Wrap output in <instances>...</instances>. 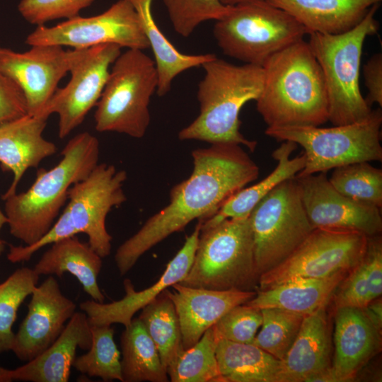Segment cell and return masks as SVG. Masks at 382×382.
Returning a JSON list of instances; mask_svg holds the SVG:
<instances>
[{
    "label": "cell",
    "mask_w": 382,
    "mask_h": 382,
    "mask_svg": "<svg viewBox=\"0 0 382 382\" xmlns=\"http://www.w3.org/2000/svg\"><path fill=\"white\" fill-rule=\"evenodd\" d=\"M258 279L248 216L201 228L193 262L179 283L208 289L253 291Z\"/></svg>",
    "instance_id": "cell-6"
},
{
    "label": "cell",
    "mask_w": 382,
    "mask_h": 382,
    "mask_svg": "<svg viewBox=\"0 0 382 382\" xmlns=\"http://www.w3.org/2000/svg\"><path fill=\"white\" fill-rule=\"evenodd\" d=\"M201 230L199 220L192 233L186 236L185 243L167 264L158 281L151 286L136 291L129 279L123 282L125 295L120 300L108 303L87 300L80 303V308L88 319L90 325H111L120 323L127 327L134 315L153 301L165 289L180 282L187 275L194 260Z\"/></svg>",
    "instance_id": "cell-18"
},
{
    "label": "cell",
    "mask_w": 382,
    "mask_h": 382,
    "mask_svg": "<svg viewBox=\"0 0 382 382\" xmlns=\"http://www.w3.org/2000/svg\"><path fill=\"white\" fill-rule=\"evenodd\" d=\"M192 172L173 187L168 204L117 249L115 261L121 276L146 252L192 221L212 217L231 196L259 175V167L238 144H211L192 151Z\"/></svg>",
    "instance_id": "cell-1"
},
{
    "label": "cell",
    "mask_w": 382,
    "mask_h": 382,
    "mask_svg": "<svg viewBox=\"0 0 382 382\" xmlns=\"http://www.w3.org/2000/svg\"><path fill=\"white\" fill-rule=\"evenodd\" d=\"M378 330L362 308L336 309L335 356L330 371L334 382L349 381L371 359L379 347Z\"/></svg>",
    "instance_id": "cell-22"
},
{
    "label": "cell",
    "mask_w": 382,
    "mask_h": 382,
    "mask_svg": "<svg viewBox=\"0 0 382 382\" xmlns=\"http://www.w3.org/2000/svg\"><path fill=\"white\" fill-rule=\"evenodd\" d=\"M39 277L34 269L23 267L0 284V354L11 350L18 310L37 285Z\"/></svg>",
    "instance_id": "cell-36"
},
{
    "label": "cell",
    "mask_w": 382,
    "mask_h": 382,
    "mask_svg": "<svg viewBox=\"0 0 382 382\" xmlns=\"http://www.w3.org/2000/svg\"><path fill=\"white\" fill-rule=\"evenodd\" d=\"M11 370L0 366V382L11 381Z\"/></svg>",
    "instance_id": "cell-45"
},
{
    "label": "cell",
    "mask_w": 382,
    "mask_h": 382,
    "mask_svg": "<svg viewBox=\"0 0 382 382\" xmlns=\"http://www.w3.org/2000/svg\"><path fill=\"white\" fill-rule=\"evenodd\" d=\"M257 110L267 127L320 126L328 121L322 69L308 42L301 40L270 57L262 66Z\"/></svg>",
    "instance_id": "cell-2"
},
{
    "label": "cell",
    "mask_w": 382,
    "mask_h": 382,
    "mask_svg": "<svg viewBox=\"0 0 382 382\" xmlns=\"http://www.w3.org/2000/svg\"><path fill=\"white\" fill-rule=\"evenodd\" d=\"M260 310L261 329L252 344L282 360L294 342L305 315L278 308Z\"/></svg>",
    "instance_id": "cell-37"
},
{
    "label": "cell",
    "mask_w": 382,
    "mask_h": 382,
    "mask_svg": "<svg viewBox=\"0 0 382 382\" xmlns=\"http://www.w3.org/2000/svg\"><path fill=\"white\" fill-rule=\"evenodd\" d=\"M136 10L146 37L152 49L158 73L157 93H168L173 80L190 68L202 66L215 58L213 54H185L180 52L166 38L156 23L152 11V0H128Z\"/></svg>",
    "instance_id": "cell-28"
},
{
    "label": "cell",
    "mask_w": 382,
    "mask_h": 382,
    "mask_svg": "<svg viewBox=\"0 0 382 382\" xmlns=\"http://www.w3.org/2000/svg\"><path fill=\"white\" fill-rule=\"evenodd\" d=\"M91 345L88 351L76 357L73 367L88 376L104 381L122 382L120 352L114 340L111 325H91Z\"/></svg>",
    "instance_id": "cell-34"
},
{
    "label": "cell",
    "mask_w": 382,
    "mask_h": 382,
    "mask_svg": "<svg viewBox=\"0 0 382 382\" xmlns=\"http://www.w3.org/2000/svg\"><path fill=\"white\" fill-rule=\"evenodd\" d=\"M330 183L342 195L360 203L382 207V170L368 161L334 168Z\"/></svg>",
    "instance_id": "cell-35"
},
{
    "label": "cell",
    "mask_w": 382,
    "mask_h": 382,
    "mask_svg": "<svg viewBox=\"0 0 382 382\" xmlns=\"http://www.w3.org/2000/svg\"><path fill=\"white\" fill-rule=\"evenodd\" d=\"M297 144L284 142L272 153L277 161L275 168L264 179L252 186L243 187L231 196L212 217L201 221V228L215 225L226 219L248 218L257 204L279 184L294 178L304 168L303 155L291 158Z\"/></svg>",
    "instance_id": "cell-26"
},
{
    "label": "cell",
    "mask_w": 382,
    "mask_h": 382,
    "mask_svg": "<svg viewBox=\"0 0 382 382\" xmlns=\"http://www.w3.org/2000/svg\"><path fill=\"white\" fill-rule=\"evenodd\" d=\"M91 330L83 311H76L57 339L43 352L11 370V378L30 382H67L78 348L88 350Z\"/></svg>",
    "instance_id": "cell-23"
},
{
    "label": "cell",
    "mask_w": 382,
    "mask_h": 382,
    "mask_svg": "<svg viewBox=\"0 0 382 382\" xmlns=\"http://www.w3.org/2000/svg\"><path fill=\"white\" fill-rule=\"evenodd\" d=\"M367 241L357 231L314 228L286 260L259 277L257 289L349 272L362 257Z\"/></svg>",
    "instance_id": "cell-11"
},
{
    "label": "cell",
    "mask_w": 382,
    "mask_h": 382,
    "mask_svg": "<svg viewBox=\"0 0 382 382\" xmlns=\"http://www.w3.org/2000/svg\"><path fill=\"white\" fill-rule=\"evenodd\" d=\"M30 296L27 315L15 334L11 348L25 362L37 357L57 339L76 308L52 275L37 285Z\"/></svg>",
    "instance_id": "cell-17"
},
{
    "label": "cell",
    "mask_w": 382,
    "mask_h": 382,
    "mask_svg": "<svg viewBox=\"0 0 382 382\" xmlns=\"http://www.w3.org/2000/svg\"><path fill=\"white\" fill-rule=\"evenodd\" d=\"M213 33L225 55L260 66L309 34L289 13L266 0L231 6L226 15L216 21Z\"/></svg>",
    "instance_id": "cell-7"
},
{
    "label": "cell",
    "mask_w": 382,
    "mask_h": 382,
    "mask_svg": "<svg viewBox=\"0 0 382 382\" xmlns=\"http://www.w3.org/2000/svg\"><path fill=\"white\" fill-rule=\"evenodd\" d=\"M216 357L222 381L277 382L281 361L253 344L219 340Z\"/></svg>",
    "instance_id": "cell-29"
},
{
    "label": "cell",
    "mask_w": 382,
    "mask_h": 382,
    "mask_svg": "<svg viewBox=\"0 0 382 382\" xmlns=\"http://www.w3.org/2000/svg\"><path fill=\"white\" fill-rule=\"evenodd\" d=\"M120 345L122 382L169 381L158 349L139 318L125 328Z\"/></svg>",
    "instance_id": "cell-31"
},
{
    "label": "cell",
    "mask_w": 382,
    "mask_h": 382,
    "mask_svg": "<svg viewBox=\"0 0 382 382\" xmlns=\"http://www.w3.org/2000/svg\"><path fill=\"white\" fill-rule=\"evenodd\" d=\"M285 11L307 29L309 34L339 35L364 18L381 0H266ZM308 34V35H309Z\"/></svg>",
    "instance_id": "cell-24"
},
{
    "label": "cell",
    "mask_w": 382,
    "mask_h": 382,
    "mask_svg": "<svg viewBox=\"0 0 382 382\" xmlns=\"http://www.w3.org/2000/svg\"><path fill=\"white\" fill-rule=\"evenodd\" d=\"M114 43L127 49L149 48L139 16L128 0H119L103 13L66 20L52 27L37 25L25 44L68 46L74 49Z\"/></svg>",
    "instance_id": "cell-12"
},
{
    "label": "cell",
    "mask_w": 382,
    "mask_h": 382,
    "mask_svg": "<svg viewBox=\"0 0 382 382\" xmlns=\"http://www.w3.org/2000/svg\"><path fill=\"white\" fill-rule=\"evenodd\" d=\"M335 308H364L382 293V241L379 235L368 237L366 250L335 290Z\"/></svg>",
    "instance_id": "cell-30"
},
{
    "label": "cell",
    "mask_w": 382,
    "mask_h": 382,
    "mask_svg": "<svg viewBox=\"0 0 382 382\" xmlns=\"http://www.w3.org/2000/svg\"><path fill=\"white\" fill-rule=\"evenodd\" d=\"M325 307L305 316L298 335L281 361L277 382L323 381L331 368Z\"/></svg>",
    "instance_id": "cell-20"
},
{
    "label": "cell",
    "mask_w": 382,
    "mask_h": 382,
    "mask_svg": "<svg viewBox=\"0 0 382 382\" xmlns=\"http://www.w3.org/2000/svg\"><path fill=\"white\" fill-rule=\"evenodd\" d=\"M102 265V257L88 243L74 236L53 243L33 269L39 275L54 274L59 277L69 272L93 301L103 303L105 296L98 282Z\"/></svg>",
    "instance_id": "cell-25"
},
{
    "label": "cell",
    "mask_w": 382,
    "mask_h": 382,
    "mask_svg": "<svg viewBox=\"0 0 382 382\" xmlns=\"http://www.w3.org/2000/svg\"><path fill=\"white\" fill-rule=\"evenodd\" d=\"M173 28L183 37H188L202 22L218 21L228 13L231 6L219 0H162Z\"/></svg>",
    "instance_id": "cell-38"
},
{
    "label": "cell",
    "mask_w": 382,
    "mask_h": 382,
    "mask_svg": "<svg viewBox=\"0 0 382 382\" xmlns=\"http://www.w3.org/2000/svg\"><path fill=\"white\" fill-rule=\"evenodd\" d=\"M370 321L381 330L382 325V305L378 298L362 308Z\"/></svg>",
    "instance_id": "cell-43"
},
{
    "label": "cell",
    "mask_w": 382,
    "mask_h": 382,
    "mask_svg": "<svg viewBox=\"0 0 382 382\" xmlns=\"http://www.w3.org/2000/svg\"><path fill=\"white\" fill-rule=\"evenodd\" d=\"M8 219L4 212L0 209V255L4 252L6 242L1 237V231L5 224H7Z\"/></svg>",
    "instance_id": "cell-44"
},
{
    "label": "cell",
    "mask_w": 382,
    "mask_h": 382,
    "mask_svg": "<svg viewBox=\"0 0 382 382\" xmlns=\"http://www.w3.org/2000/svg\"><path fill=\"white\" fill-rule=\"evenodd\" d=\"M222 4L225 6H235L245 1L250 0H219Z\"/></svg>",
    "instance_id": "cell-46"
},
{
    "label": "cell",
    "mask_w": 382,
    "mask_h": 382,
    "mask_svg": "<svg viewBox=\"0 0 382 382\" xmlns=\"http://www.w3.org/2000/svg\"><path fill=\"white\" fill-rule=\"evenodd\" d=\"M258 276L286 260L315 228L306 214L296 179L279 184L249 216Z\"/></svg>",
    "instance_id": "cell-10"
},
{
    "label": "cell",
    "mask_w": 382,
    "mask_h": 382,
    "mask_svg": "<svg viewBox=\"0 0 382 382\" xmlns=\"http://www.w3.org/2000/svg\"><path fill=\"white\" fill-rule=\"evenodd\" d=\"M167 290L141 308L139 316L154 342L166 369L184 351L179 320Z\"/></svg>",
    "instance_id": "cell-32"
},
{
    "label": "cell",
    "mask_w": 382,
    "mask_h": 382,
    "mask_svg": "<svg viewBox=\"0 0 382 382\" xmlns=\"http://www.w3.org/2000/svg\"><path fill=\"white\" fill-rule=\"evenodd\" d=\"M217 340L209 328L166 369L172 382H221L216 357Z\"/></svg>",
    "instance_id": "cell-33"
},
{
    "label": "cell",
    "mask_w": 382,
    "mask_h": 382,
    "mask_svg": "<svg viewBox=\"0 0 382 382\" xmlns=\"http://www.w3.org/2000/svg\"><path fill=\"white\" fill-rule=\"evenodd\" d=\"M47 119L27 114L0 124V167L4 172L13 173L3 200L16 192L28 169L37 168L42 160L56 153L55 144L42 137Z\"/></svg>",
    "instance_id": "cell-21"
},
{
    "label": "cell",
    "mask_w": 382,
    "mask_h": 382,
    "mask_svg": "<svg viewBox=\"0 0 382 382\" xmlns=\"http://www.w3.org/2000/svg\"><path fill=\"white\" fill-rule=\"evenodd\" d=\"M202 66L205 74L198 86L199 114L179 132V139L243 145L254 151L257 142L239 130V113L246 103L256 100L260 95L262 66L236 65L216 57Z\"/></svg>",
    "instance_id": "cell-4"
},
{
    "label": "cell",
    "mask_w": 382,
    "mask_h": 382,
    "mask_svg": "<svg viewBox=\"0 0 382 382\" xmlns=\"http://www.w3.org/2000/svg\"><path fill=\"white\" fill-rule=\"evenodd\" d=\"M95 0H21L18 8L29 23L37 25L59 18L71 19Z\"/></svg>",
    "instance_id": "cell-40"
},
{
    "label": "cell",
    "mask_w": 382,
    "mask_h": 382,
    "mask_svg": "<svg viewBox=\"0 0 382 382\" xmlns=\"http://www.w3.org/2000/svg\"><path fill=\"white\" fill-rule=\"evenodd\" d=\"M158 83L155 62L143 50L120 53L96 104V129L142 138L150 123L149 105Z\"/></svg>",
    "instance_id": "cell-8"
},
{
    "label": "cell",
    "mask_w": 382,
    "mask_h": 382,
    "mask_svg": "<svg viewBox=\"0 0 382 382\" xmlns=\"http://www.w3.org/2000/svg\"><path fill=\"white\" fill-rule=\"evenodd\" d=\"M348 272L323 279L294 280L257 290L245 304L259 309L278 308L306 316L327 306Z\"/></svg>",
    "instance_id": "cell-27"
},
{
    "label": "cell",
    "mask_w": 382,
    "mask_h": 382,
    "mask_svg": "<svg viewBox=\"0 0 382 382\" xmlns=\"http://www.w3.org/2000/svg\"><path fill=\"white\" fill-rule=\"evenodd\" d=\"M364 83L368 90V97L365 98L371 106L374 103L382 106V54L373 55L364 65Z\"/></svg>",
    "instance_id": "cell-42"
},
{
    "label": "cell",
    "mask_w": 382,
    "mask_h": 382,
    "mask_svg": "<svg viewBox=\"0 0 382 382\" xmlns=\"http://www.w3.org/2000/svg\"><path fill=\"white\" fill-rule=\"evenodd\" d=\"M27 114L26 101L21 89L0 71V124Z\"/></svg>",
    "instance_id": "cell-41"
},
{
    "label": "cell",
    "mask_w": 382,
    "mask_h": 382,
    "mask_svg": "<svg viewBox=\"0 0 382 382\" xmlns=\"http://www.w3.org/2000/svg\"><path fill=\"white\" fill-rule=\"evenodd\" d=\"M53 168H40L25 192L4 200L10 233L25 245L35 243L52 227L68 199L69 188L85 179L98 164V139L88 132L78 134L64 146Z\"/></svg>",
    "instance_id": "cell-3"
},
{
    "label": "cell",
    "mask_w": 382,
    "mask_h": 382,
    "mask_svg": "<svg viewBox=\"0 0 382 382\" xmlns=\"http://www.w3.org/2000/svg\"><path fill=\"white\" fill-rule=\"evenodd\" d=\"M171 288L167 291L178 315L184 350L193 346L229 310L256 295L254 290H215L180 283Z\"/></svg>",
    "instance_id": "cell-19"
},
{
    "label": "cell",
    "mask_w": 382,
    "mask_h": 382,
    "mask_svg": "<svg viewBox=\"0 0 382 382\" xmlns=\"http://www.w3.org/2000/svg\"><path fill=\"white\" fill-rule=\"evenodd\" d=\"M382 112L372 110L365 119L334 125L267 127L265 134L278 141H291L303 149L304 168L296 175L327 173L335 168L363 161H382Z\"/></svg>",
    "instance_id": "cell-9"
},
{
    "label": "cell",
    "mask_w": 382,
    "mask_h": 382,
    "mask_svg": "<svg viewBox=\"0 0 382 382\" xmlns=\"http://www.w3.org/2000/svg\"><path fill=\"white\" fill-rule=\"evenodd\" d=\"M127 173L113 165L98 163L83 180L69 190V202L64 208L76 234L85 233L90 246L103 258L110 255L111 235L105 225L113 207L127 200L123 185Z\"/></svg>",
    "instance_id": "cell-14"
},
{
    "label": "cell",
    "mask_w": 382,
    "mask_h": 382,
    "mask_svg": "<svg viewBox=\"0 0 382 382\" xmlns=\"http://www.w3.org/2000/svg\"><path fill=\"white\" fill-rule=\"evenodd\" d=\"M76 52L58 45H33L24 52L0 47V71L21 89L28 115H42Z\"/></svg>",
    "instance_id": "cell-15"
},
{
    "label": "cell",
    "mask_w": 382,
    "mask_h": 382,
    "mask_svg": "<svg viewBox=\"0 0 382 382\" xmlns=\"http://www.w3.org/2000/svg\"><path fill=\"white\" fill-rule=\"evenodd\" d=\"M296 179L306 214L315 228L357 231L367 237L381 233V209L342 195L331 185L326 173Z\"/></svg>",
    "instance_id": "cell-16"
},
{
    "label": "cell",
    "mask_w": 382,
    "mask_h": 382,
    "mask_svg": "<svg viewBox=\"0 0 382 382\" xmlns=\"http://www.w3.org/2000/svg\"><path fill=\"white\" fill-rule=\"evenodd\" d=\"M262 322L261 310L244 303L232 308L212 328L217 341L252 344Z\"/></svg>",
    "instance_id": "cell-39"
},
{
    "label": "cell",
    "mask_w": 382,
    "mask_h": 382,
    "mask_svg": "<svg viewBox=\"0 0 382 382\" xmlns=\"http://www.w3.org/2000/svg\"><path fill=\"white\" fill-rule=\"evenodd\" d=\"M121 48L117 44L106 43L76 49L69 71V81L56 90L41 115L47 118L53 113L58 115L59 138L67 137L79 126L96 105L108 80L110 66L120 54Z\"/></svg>",
    "instance_id": "cell-13"
},
{
    "label": "cell",
    "mask_w": 382,
    "mask_h": 382,
    "mask_svg": "<svg viewBox=\"0 0 382 382\" xmlns=\"http://www.w3.org/2000/svg\"><path fill=\"white\" fill-rule=\"evenodd\" d=\"M379 4L371 7L362 21L339 35L309 34V46L322 69L328 102V121L342 125L366 118L372 109L363 98L359 73L366 38L375 34Z\"/></svg>",
    "instance_id": "cell-5"
}]
</instances>
